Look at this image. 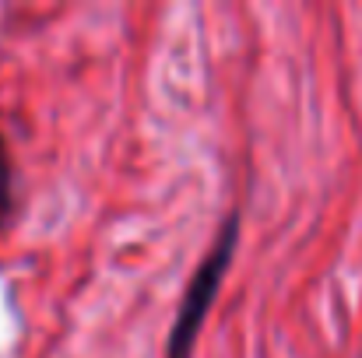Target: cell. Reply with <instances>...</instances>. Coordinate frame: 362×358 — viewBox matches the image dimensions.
<instances>
[{"mask_svg": "<svg viewBox=\"0 0 362 358\" xmlns=\"http://www.w3.org/2000/svg\"><path fill=\"white\" fill-rule=\"evenodd\" d=\"M236 239H240V222L236 215H229L218 229V236L211 242V249L204 253V260L197 263L187 292H183V302L176 309V320L169 327V341H165V358H190L194 345H197V330L218 295V285L233 263V249H236Z\"/></svg>", "mask_w": 362, "mask_h": 358, "instance_id": "6da1fadb", "label": "cell"}, {"mask_svg": "<svg viewBox=\"0 0 362 358\" xmlns=\"http://www.w3.org/2000/svg\"><path fill=\"white\" fill-rule=\"evenodd\" d=\"M7 208H11V155L0 133V215H7Z\"/></svg>", "mask_w": 362, "mask_h": 358, "instance_id": "7a4b0ae2", "label": "cell"}]
</instances>
